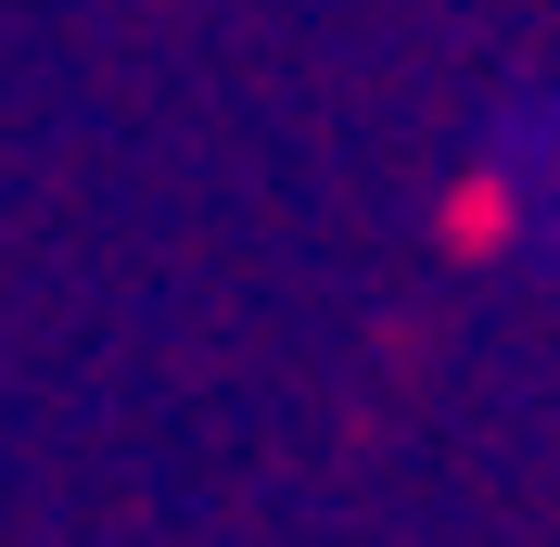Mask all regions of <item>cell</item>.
Returning <instances> with one entry per match:
<instances>
[{"mask_svg": "<svg viewBox=\"0 0 560 547\" xmlns=\"http://www.w3.org/2000/svg\"><path fill=\"white\" fill-rule=\"evenodd\" d=\"M485 217L510 230V255H523V268H548V280H560V90H548V103H523L510 128H497Z\"/></svg>", "mask_w": 560, "mask_h": 547, "instance_id": "obj_1", "label": "cell"}]
</instances>
